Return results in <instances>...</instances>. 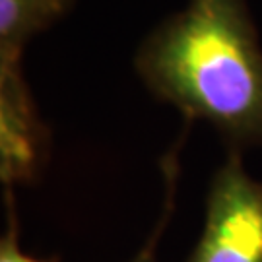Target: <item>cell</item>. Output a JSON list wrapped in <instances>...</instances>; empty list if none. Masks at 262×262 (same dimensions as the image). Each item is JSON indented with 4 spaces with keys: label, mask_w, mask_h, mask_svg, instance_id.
<instances>
[{
    "label": "cell",
    "mask_w": 262,
    "mask_h": 262,
    "mask_svg": "<svg viewBox=\"0 0 262 262\" xmlns=\"http://www.w3.org/2000/svg\"><path fill=\"white\" fill-rule=\"evenodd\" d=\"M158 101L208 122L227 150L262 146V45L249 0H187L134 55Z\"/></svg>",
    "instance_id": "6da1fadb"
},
{
    "label": "cell",
    "mask_w": 262,
    "mask_h": 262,
    "mask_svg": "<svg viewBox=\"0 0 262 262\" xmlns=\"http://www.w3.org/2000/svg\"><path fill=\"white\" fill-rule=\"evenodd\" d=\"M187 262H262V181L247 171L243 151L227 150L212 175L204 227Z\"/></svg>",
    "instance_id": "7a4b0ae2"
},
{
    "label": "cell",
    "mask_w": 262,
    "mask_h": 262,
    "mask_svg": "<svg viewBox=\"0 0 262 262\" xmlns=\"http://www.w3.org/2000/svg\"><path fill=\"white\" fill-rule=\"evenodd\" d=\"M49 158V130L21 62L0 64V181L6 190L39 177Z\"/></svg>",
    "instance_id": "3957f363"
},
{
    "label": "cell",
    "mask_w": 262,
    "mask_h": 262,
    "mask_svg": "<svg viewBox=\"0 0 262 262\" xmlns=\"http://www.w3.org/2000/svg\"><path fill=\"white\" fill-rule=\"evenodd\" d=\"M76 0H0V64L21 62L31 39L66 16Z\"/></svg>",
    "instance_id": "277c9868"
},
{
    "label": "cell",
    "mask_w": 262,
    "mask_h": 262,
    "mask_svg": "<svg viewBox=\"0 0 262 262\" xmlns=\"http://www.w3.org/2000/svg\"><path fill=\"white\" fill-rule=\"evenodd\" d=\"M185 142V136L169 150L165 158H161V175L165 181V206H163V217L159 220L158 227L150 241L140 253L134 256L132 262H156V243H158L159 235L163 231V227L167 224L169 215L173 212V204H175V192H177V183H179V171H181V161H179V151H181V144ZM10 196V208H8V229L0 239V262H56L55 258L51 260H41L28 254L18 241V224H16V214H14V202H12V190H6Z\"/></svg>",
    "instance_id": "5b68a950"
}]
</instances>
